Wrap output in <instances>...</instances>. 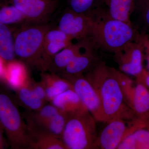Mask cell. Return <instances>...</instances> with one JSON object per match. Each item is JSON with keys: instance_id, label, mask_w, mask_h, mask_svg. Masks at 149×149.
Wrapping results in <instances>:
<instances>
[{"instance_id": "30", "label": "cell", "mask_w": 149, "mask_h": 149, "mask_svg": "<svg viewBox=\"0 0 149 149\" xmlns=\"http://www.w3.org/2000/svg\"><path fill=\"white\" fill-rule=\"evenodd\" d=\"M149 2V0H134V6L142 9Z\"/></svg>"}, {"instance_id": "29", "label": "cell", "mask_w": 149, "mask_h": 149, "mask_svg": "<svg viewBox=\"0 0 149 149\" xmlns=\"http://www.w3.org/2000/svg\"><path fill=\"white\" fill-rule=\"evenodd\" d=\"M136 77L138 78L137 83H142L147 88H149V74L143 76L141 72Z\"/></svg>"}, {"instance_id": "21", "label": "cell", "mask_w": 149, "mask_h": 149, "mask_svg": "<svg viewBox=\"0 0 149 149\" xmlns=\"http://www.w3.org/2000/svg\"><path fill=\"white\" fill-rule=\"evenodd\" d=\"M67 120V115L60 111L55 115L37 128H29L49 133L60 139Z\"/></svg>"}, {"instance_id": "33", "label": "cell", "mask_w": 149, "mask_h": 149, "mask_svg": "<svg viewBox=\"0 0 149 149\" xmlns=\"http://www.w3.org/2000/svg\"><path fill=\"white\" fill-rule=\"evenodd\" d=\"M3 60V59L0 57V77H4L5 74L6 68L4 65Z\"/></svg>"}, {"instance_id": "34", "label": "cell", "mask_w": 149, "mask_h": 149, "mask_svg": "<svg viewBox=\"0 0 149 149\" xmlns=\"http://www.w3.org/2000/svg\"><path fill=\"white\" fill-rule=\"evenodd\" d=\"M148 68L149 69V56L148 58Z\"/></svg>"}, {"instance_id": "23", "label": "cell", "mask_w": 149, "mask_h": 149, "mask_svg": "<svg viewBox=\"0 0 149 149\" xmlns=\"http://www.w3.org/2000/svg\"><path fill=\"white\" fill-rule=\"evenodd\" d=\"M60 111L53 104L45 105L40 110L29 113L27 117V126L29 128L39 127Z\"/></svg>"}, {"instance_id": "26", "label": "cell", "mask_w": 149, "mask_h": 149, "mask_svg": "<svg viewBox=\"0 0 149 149\" xmlns=\"http://www.w3.org/2000/svg\"><path fill=\"white\" fill-rule=\"evenodd\" d=\"M141 127L133 133L136 142V149H149V129Z\"/></svg>"}, {"instance_id": "1", "label": "cell", "mask_w": 149, "mask_h": 149, "mask_svg": "<svg viewBox=\"0 0 149 149\" xmlns=\"http://www.w3.org/2000/svg\"><path fill=\"white\" fill-rule=\"evenodd\" d=\"M119 70L100 61L85 76L100 97L103 122L116 118L138 119L125 102L119 82Z\"/></svg>"}, {"instance_id": "10", "label": "cell", "mask_w": 149, "mask_h": 149, "mask_svg": "<svg viewBox=\"0 0 149 149\" xmlns=\"http://www.w3.org/2000/svg\"><path fill=\"white\" fill-rule=\"evenodd\" d=\"M13 6L20 11L26 19L43 22L53 13L56 8V0H13Z\"/></svg>"}, {"instance_id": "9", "label": "cell", "mask_w": 149, "mask_h": 149, "mask_svg": "<svg viewBox=\"0 0 149 149\" xmlns=\"http://www.w3.org/2000/svg\"><path fill=\"white\" fill-rule=\"evenodd\" d=\"M73 40L58 28L53 29L51 27L44 37L39 68L43 71L48 70L54 56L73 43Z\"/></svg>"}, {"instance_id": "3", "label": "cell", "mask_w": 149, "mask_h": 149, "mask_svg": "<svg viewBox=\"0 0 149 149\" xmlns=\"http://www.w3.org/2000/svg\"><path fill=\"white\" fill-rule=\"evenodd\" d=\"M0 124L5 132L12 149H30L31 139L27 125L24 123L10 96L1 91Z\"/></svg>"}, {"instance_id": "15", "label": "cell", "mask_w": 149, "mask_h": 149, "mask_svg": "<svg viewBox=\"0 0 149 149\" xmlns=\"http://www.w3.org/2000/svg\"><path fill=\"white\" fill-rule=\"evenodd\" d=\"M130 107L138 119L149 125V91L142 83L134 87Z\"/></svg>"}, {"instance_id": "35", "label": "cell", "mask_w": 149, "mask_h": 149, "mask_svg": "<svg viewBox=\"0 0 149 149\" xmlns=\"http://www.w3.org/2000/svg\"><path fill=\"white\" fill-rule=\"evenodd\" d=\"M47 1H54V0H47Z\"/></svg>"}, {"instance_id": "32", "label": "cell", "mask_w": 149, "mask_h": 149, "mask_svg": "<svg viewBox=\"0 0 149 149\" xmlns=\"http://www.w3.org/2000/svg\"><path fill=\"white\" fill-rule=\"evenodd\" d=\"M4 132L2 126L0 124V149H3L5 146V141L3 138V132Z\"/></svg>"}, {"instance_id": "5", "label": "cell", "mask_w": 149, "mask_h": 149, "mask_svg": "<svg viewBox=\"0 0 149 149\" xmlns=\"http://www.w3.org/2000/svg\"><path fill=\"white\" fill-rule=\"evenodd\" d=\"M51 28L46 24H37L22 28L14 40L15 55L29 65L39 68L44 37Z\"/></svg>"}, {"instance_id": "20", "label": "cell", "mask_w": 149, "mask_h": 149, "mask_svg": "<svg viewBox=\"0 0 149 149\" xmlns=\"http://www.w3.org/2000/svg\"><path fill=\"white\" fill-rule=\"evenodd\" d=\"M4 77L8 85L15 90L29 80L24 65L12 61L6 68Z\"/></svg>"}, {"instance_id": "27", "label": "cell", "mask_w": 149, "mask_h": 149, "mask_svg": "<svg viewBox=\"0 0 149 149\" xmlns=\"http://www.w3.org/2000/svg\"><path fill=\"white\" fill-rule=\"evenodd\" d=\"M31 88L38 97L45 102L47 101L45 90L41 82H34L30 80Z\"/></svg>"}, {"instance_id": "31", "label": "cell", "mask_w": 149, "mask_h": 149, "mask_svg": "<svg viewBox=\"0 0 149 149\" xmlns=\"http://www.w3.org/2000/svg\"><path fill=\"white\" fill-rule=\"evenodd\" d=\"M142 10L145 13L144 15L146 23L149 26V2Z\"/></svg>"}, {"instance_id": "2", "label": "cell", "mask_w": 149, "mask_h": 149, "mask_svg": "<svg viewBox=\"0 0 149 149\" xmlns=\"http://www.w3.org/2000/svg\"><path fill=\"white\" fill-rule=\"evenodd\" d=\"M103 5L89 14L93 21L91 37L98 49L114 54L133 42L134 31L131 24L112 17Z\"/></svg>"}, {"instance_id": "18", "label": "cell", "mask_w": 149, "mask_h": 149, "mask_svg": "<svg viewBox=\"0 0 149 149\" xmlns=\"http://www.w3.org/2000/svg\"><path fill=\"white\" fill-rule=\"evenodd\" d=\"M103 4L112 17L130 24L129 18L134 0H103Z\"/></svg>"}, {"instance_id": "6", "label": "cell", "mask_w": 149, "mask_h": 149, "mask_svg": "<svg viewBox=\"0 0 149 149\" xmlns=\"http://www.w3.org/2000/svg\"><path fill=\"white\" fill-rule=\"evenodd\" d=\"M105 123L106 125L97 134L93 149H117L126 136L138 128L147 126L145 123L139 119L128 120L116 118Z\"/></svg>"}, {"instance_id": "24", "label": "cell", "mask_w": 149, "mask_h": 149, "mask_svg": "<svg viewBox=\"0 0 149 149\" xmlns=\"http://www.w3.org/2000/svg\"><path fill=\"white\" fill-rule=\"evenodd\" d=\"M68 8L79 13L89 14L103 4V0H67Z\"/></svg>"}, {"instance_id": "11", "label": "cell", "mask_w": 149, "mask_h": 149, "mask_svg": "<svg viewBox=\"0 0 149 149\" xmlns=\"http://www.w3.org/2000/svg\"><path fill=\"white\" fill-rule=\"evenodd\" d=\"M113 55L120 71L125 74L137 76L143 70L142 52L133 42Z\"/></svg>"}, {"instance_id": "4", "label": "cell", "mask_w": 149, "mask_h": 149, "mask_svg": "<svg viewBox=\"0 0 149 149\" xmlns=\"http://www.w3.org/2000/svg\"><path fill=\"white\" fill-rule=\"evenodd\" d=\"M67 115L60 140L66 149H93L97 133L96 120L90 112Z\"/></svg>"}, {"instance_id": "8", "label": "cell", "mask_w": 149, "mask_h": 149, "mask_svg": "<svg viewBox=\"0 0 149 149\" xmlns=\"http://www.w3.org/2000/svg\"><path fill=\"white\" fill-rule=\"evenodd\" d=\"M93 24L91 15L77 13L68 8L60 17L58 28L77 41L91 37Z\"/></svg>"}, {"instance_id": "19", "label": "cell", "mask_w": 149, "mask_h": 149, "mask_svg": "<svg viewBox=\"0 0 149 149\" xmlns=\"http://www.w3.org/2000/svg\"><path fill=\"white\" fill-rule=\"evenodd\" d=\"M16 91L19 101L27 109L36 111L45 105V102L38 97L32 90L29 80Z\"/></svg>"}, {"instance_id": "7", "label": "cell", "mask_w": 149, "mask_h": 149, "mask_svg": "<svg viewBox=\"0 0 149 149\" xmlns=\"http://www.w3.org/2000/svg\"><path fill=\"white\" fill-rule=\"evenodd\" d=\"M71 84L72 89L96 121L103 122L101 104L98 93L86 76L62 75Z\"/></svg>"}, {"instance_id": "22", "label": "cell", "mask_w": 149, "mask_h": 149, "mask_svg": "<svg viewBox=\"0 0 149 149\" xmlns=\"http://www.w3.org/2000/svg\"><path fill=\"white\" fill-rule=\"evenodd\" d=\"M15 55L14 40L10 30L6 24L0 23V57L12 61Z\"/></svg>"}, {"instance_id": "25", "label": "cell", "mask_w": 149, "mask_h": 149, "mask_svg": "<svg viewBox=\"0 0 149 149\" xmlns=\"http://www.w3.org/2000/svg\"><path fill=\"white\" fill-rule=\"evenodd\" d=\"M24 19H26L24 15L14 6L3 8L0 10V23L12 24Z\"/></svg>"}, {"instance_id": "14", "label": "cell", "mask_w": 149, "mask_h": 149, "mask_svg": "<svg viewBox=\"0 0 149 149\" xmlns=\"http://www.w3.org/2000/svg\"><path fill=\"white\" fill-rule=\"evenodd\" d=\"M50 102L59 110L66 114L89 111L72 88L56 96Z\"/></svg>"}, {"instance_id": "28", "label": "cell", "mask_w": 149, "mask_h": 149, "mask_svg": "<svg viewBox=\"0 0 149 149\" xmlns=\"http://www.w3.org/2000/svg\"><path fill=\"white\" fill-rule=\"evenodd\" d=\"M117 149H136V142L133 133L126 136L121 141Z\"/></svg>"}, {"instance_id": "13", "label": "cell", "mask_w": 149, "mask_h": 149, "mask_svg": "<svg viewBox=\"0 0 149 149\" xmlns=\"http://www.w3.org/2000/svg\"><path fill=\"white\" fill-rule=\"evenodd\" d=\"M96 45L78 55L62 72V75H78L88 72L100 61Z\"/></svg>"}, {"instance_id": "17", "label": "cell", "mask_w": 149, "mask_h": 149, "mask_svg": "<svg viewBox=\"0 0 149 149\" xmlns=\"http://www.w3.org/2000/svg\"><path fill=\"white\" fill-rule=\"evenodd\" d=\"M28 130L31 139L30 149H66L58 138L40 130L29 128Z\"/></svg>"}, {"instance_id": "16", "label": "cell", "mask_w": 149, "mask_h": 149, "mask_svg": "<svg viewBox=\"0 0 149 149\" xmlns=\"http://www.w3.org/2000/svg\"><path fill=\"white\" fill-rule=\"evenodd\" d=\"M40 82L45 88L47 100L49 102L72 88L71 84L66 79L53 72L41 73Z\"/></svg>"}, {"instance_id": "12", "label": "cell", "mask_w": 149, "mask_h": 149, "mask_svg": "<svg viewBox=\"0 0 149 149\" xmlns=\"http://www.w3.org/2000/svg\"><path fill=\"white\" fill-rule=\"evenodd\" d=\"M95 45L91 37L77 40L60 51L54 56L48 70L56 73L62 72L72 60L88 48Z\"/></svg>"}]
</instances>
